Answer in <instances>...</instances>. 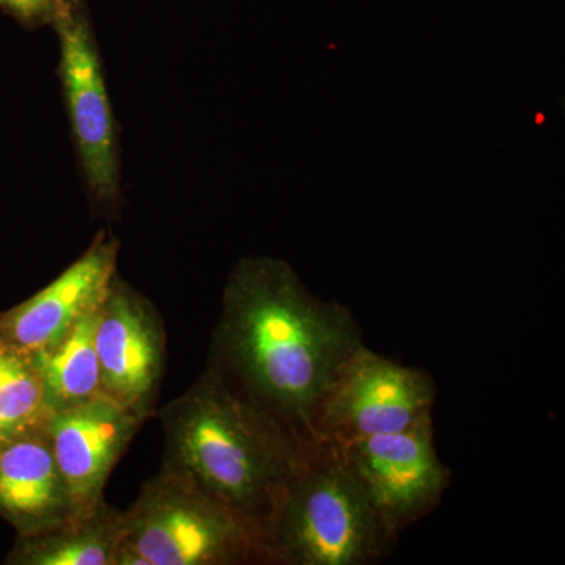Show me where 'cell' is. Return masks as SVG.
<instances>
[{
    "label": "cell",
    "instance_id": "12",
    "mask_svg": "<svg viewBox=\"0 0 565 565\" xmlns=\"http://www.w3.org/2000/svg\"><path fill=\"white\" fill-rule=\"evenodd\" d=\"M126 533V511L104 500L90 511L71 515L61 525L18 535L6 564L117 565Z\"/></svg>",
    "mask_w": 565,
    "mask_h": 565
},
{
    "label": "cell",
    "instance_id": "1",
    "mask_svg": "<svg viewBox=\"0 0 565 565\" xmlns=\"http://www.w3.org/2000/svg\"><path fill=\"white\" fill-rule=\"evenodd\" d=\"M362 345L348 307L308 291L280 258L245 256L223 289L204 370L302 445L315 440L323 399Z\"/></svg>",
    "mask_w": 565,
    "mask_h": 565
},
{
    "label": "cell",
    "instance_id": "9",
    "mask_svg": "<svg viewBox=\"0 0 565 565\" xmlns=\"http://www.w3.org/2000/svg\"><path fill=\"white\" fill-rule=\"evenodd\" d=\"M120 243L102 230L87 250L31 299L0 315V341L28 355L51 349L98 310L117 277Z\"/></svg>",
    "mask_w": 565,
    "mask_h": 565
},
{
    "label": "cell",
    "instance_id": "7",
    "mask_svg": "<svg viewBox=\"0 0 565 565\" xmlns=\"http://www.w3.org/2000/svg\"><path fill=\"white\" fill-rule=\"evenodd\" d=\"M345 460L390 530L405 527L437 509L451 471L435 448L433 415L396 434L341 445Z\"/></svg>",
    "mask_w": 565,
    "mask_h": 565
},
{
    "label": "cell",
    "instance_id": "6",
    "mask_svg": "<svg viewBox=\"0 0 565 565\" xmlns=\"http://www.w3.org/2000/svg\"><path fill=\"white\" fill-rule=\"evenodd\" d=\"M437 388L426 371L404 366L366 345L343 364L316 419V438L349 441L396 434L433 415Z\"/></svg>",
    "mask_w": 565,
    "mask_h": 565
},
{
    "label": "cell",
    "instance_id": "4",
    "mask_svg": "<svg viewBox=\"0 0 565 565\" xmlns=\"http://www.w3.org/2000/svg\"><path fill=\"white\" fill-rule=\"evenodd\" d=\"M117 565H275L266 531L162 465L126 509Z\"/></svg>",
    "mask_w": 565,
    "mask_h": 565
},
{
    "label": "cell",
    "instance_id": "14",
    "mask_svg": "<svg viewBox=\"0 0 565 565\" xmlns=\"http://www.w3.org/2000/svg\"><path fill=\"white\" fill-rule=\"evenodd\" d=\"M35 356L0 341V444L51 419Z\"/></svg>",
    "mask_w": 565,
    "mask_h": 565
},
{
    "label": "cell",
    "instance_id": "3",
    "mask_svg": "<svg viewBox=\"0 0 565 565\" xmlns=\"http://www.w3.org/2000/svg\"><path fill=\"white\" fill-rule=\"evenodd\" d=\"M275 565H371L396 546L397 533L375 511L334 441L300 445L273 533Z\"/></svg>",
    "mask_w": 565,
    "mask_h": 565
},
{
    "label": "cell",
    "instance_id": "13",
    "mask_svg": "<svg viewBox=\"0 0 565 565\" xmlns=\"http://www.w3.org/2000/svg\"><path fill=\"white\" fill-rule=\"evenodd\" d=\"M96 319L98 310L82 318L57 344L33 355L39 363L52 415L102 396L95 345Z\"/></svg>",
    "mask_w": 565,
    "mask_h": 565
},
{
    "label": "cell",
    "instance_id": "11",
    "mask_svg": "<svg viewBox=\"0 0 565 565\" xmlns=\"http://www.w3.org/2000/svg\"><path fill=\"white\" fill-rule=\"evenodd\" d=\"M73 501L50 434V422L0 444V516L18 535L61 525Z\"/></svg>",
    "mask_w": 565,
    "mask_h": 565
},
{
    "label": "cell",
    "instance_id": "2",
    "mask_svg": "<svg viewBox=\"0 0 565 565\" xmlns=\"http://www.w3.org/2000/svg\"><path fill=\"white\" fill-rule=\"evenodd\" d=\"M159 419L162 465L270 537L300 444L206 370Z\"/></svg>",
    "mask_w": 565,
    "mask_h": 565
},
{
    "label": "cell",
    "instance_id": "5",
    "mask_svg": "<svg viewBox=\"0 0 565 565\" xmlns=\"http://www.w3.org/2000/svg\"><path fill=\"white\" fill-rule=\"evenodd\" d=\"M52 31L61 47L57 76L82 189L93 217L118 222L125 207L120 126L85 0H65Z\"/></svg>",
    "mask_w": 565,
    "mask_h": 565
},
{
    "label": "cell",
    "instance_id": "10",
    "mask_svg": "<svg viewBox=\"0 0 565 565\" xmlns=\"http://www.w3.org/2000/svg\"><path fill=\"white\" fill-rule=\"evenodd\" d=\"M145 423L103 394L51 416L52 449L68 484L74 514L106 500L109 476Z\"/></svg>",
    "mask_w": 565,
    "mask_h": 565
},
{
    "label": "cell",
    "instance_id": "8",
    "mask_svg": "<svg viewBox=\"0 0 565 565\" xmlns=\"http://www.w3.org/2000/svg\"><path fill=\"white\" fill-rule=\"evenodd\" d=\"M95 345L103 396L148 422L161 392L166 326L156 305L118 275L98 308Z\"/></svg>",
    "mask_w": 565,
    "mask_h": 565
},
{
    "label": "cell",
    "instance_id": "15",
    "mask_svg": "<svg viewBox=\"0 0 565 565\" xmlns=\"http://www.w3.org/2000/svg\"><path fill=\"white\" fill-rule=\"evenodd\" d=\"M65 0H0V10L28 31L52 28Z\"/></svg>",
    "mask_w": 565,
    "mask_h": 565
}]
</instances>
